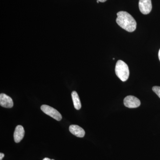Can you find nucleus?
I'll return each instance as SVG.
<instances>
[{"label":"nucleus","instance_id":"nucleus-9","mask_svg":"<svg viewBox=\"0 0 160 160\" xmlns=\"http://www.w3.org/2000/svg\"><path fill=\"white\" fill-rule=\"evenodd\" d=\"M71 95L74 108L77 110H79L82 107V105L78 95L76 92L74 91L72 92Z\"/></svg>","mask_w":160,"mask_h":160},{"label":"nucleus","instance_id":"nucleus-2","mask_svg":"<svg viewBox=\"0 0 160 160\" xmlns=\"http://www.w3.org/2000/svg\"><path fill=\"white\" fill-rule=\"evenodd\" d=\"M115 73L122 82H126L129 77V71L128 65L122 60H118L115 66Z\"/></svg>","mask_w":160,"mask_h":160},{"label":"nucleus","instance_id":"nucleus-5","mask_svg":"<svg viewBox=\"0 0 160 160\" xmlns=\"http://www.w3.org/2000/svg\"><path fill=\"white\" fill-rule=\"evenodd\" d=\"M139 8L142 14H149L152 9L151 0H139Z\"/></svg>","mask_w":160,"mask_h":160},{"label":"nucleus","instance_id":"nucleus-15","mask_svg":"<svg viewBox=\"0 0 160 160\" xmlns=\"http://www.w3.org/2000/svg\"><path fill=\"white\" fill-rule=\"evenodd\" d=\"M97 2L98 3H99V1H97Z\"/></svg>","mask_w":160,"mask_h":160},{"label":"nucleus","instance_id":"nucleus-4","mask_svg":"<svg viewBox=\"0 0 160 160\" xmlns=\"http://www.w3.org/2000/svg\"><path fill=\"white\" fill-rule=\"evenodd\" d=\"M124 105L129 108H136L141 105V102L137 98L133 96H128L124 100Z\"/></svg>","mask_w":160,"mask_h":160},{"label":"nucleus","instance_id":"nucleus-8","mask_svg":"<svg viewBox=\"0 0 160 160\" xmlns=\"http://www.w3.org/2000/svg\"><path fill=\"white\" fill-rule=\"evenodd\" d=\"M69 130L71 133L77 137L83 138L85 135V130L78 125H71L69 126Z\"/></svg>","mask_w":160,"mask_h":160},{"label":"nucleus","instance_id":"nucleus-7","mask_svg":"<svg viewBox=\"0 0 160 160\" xmlns=\"http://www.w3.org/2000/svg\"><path fill=\"white\" fill-rule=\"evenodd\" d=\"M25 135V130L22 126L18 125L16 127L13 134V138L16 143H19L22 141Z\"/></svg>","mask_w":160,"mask_h":160},{"label":"nucleus","instance_id":"nucleus-1","mask_svg":"<svg viewBox=\"0 0 160 160\" xmlns=\"http://www.w3.org/2000/svg\"><path fill=\"white\" fill-rule=\"evenodd\" d=\"M116 22L121 28L129 32L135 30L137 22L134 18L125 11H120L117 13Z\"/></svg>","mask_w":160,"mask_h":160},{"label":"nucleus","instance_id":"nucleus-6","mask_svg":"<svg viewBox=\"0 0 160 160\" xmlns=\"http://www.w3.org/2000/svg\"><path fill=\"white\" fill-rule=\"evenodd\" d=\"M0 105L5 108H11L13 106V101L9 96L5 93L0 94Z\"/></svg>","mask_w":160,"mask_h":160},{"label":"nucleus","instance_id":"nucleus-3","mask_svg":"<svg viewBox=\"0 0 160 160\" xmlns=\"http://www.w3.org/2000/svg\"><path fill=\"white\" fill-rule=\"evenodd\" d=\"M41 110L45 113L54 119L59 121L62 120V115L59 112L52 107H50L48 105H43L41 106Z\"/></svg>","mask_w":160,"mask_h":160},{"label":"nucleus","instance_id":"nucleus-11","mask_svg":"<svg viewBox=\"0 0 160 160\" xmlns=\"http://www.w3.org/2000/svg\"><path fill=\"white\" fill-rule=\"evenodd\" d=\"M4 156H5V155H4V153H0V160H2V159L3 158H4Z\"/></svg>","mask_w":160,"mask_h":160},{"label":"nucleus","instance_id":"nucleus-12","mask_svg":"<svg viewBox=\"0 0 160 160\" xmlns=\"http://www.w3.org/2000/svg\"><path fill=\"white\" fill-rule=\"evenodd\" d=\"M43 160H54V159H50L49 158H45L43 159Z\"/></svg>","mask_w":160,"mask_h":160},{"label":"nucleus","instance_id":"nucleus-14","mask_svg":"<svg viewBox=\"0 0 160 160\" xmlns=\"http://www.w3.org/2000/svg\"><path fill=\"white\" fill-rule=\"evenodd\" d=\"M158 58H159V59L160 61V49H159V50Z\"/></svg>","mask_w":160,"mask_h":160},{"label":"nucleus","instance_id":"nucleus-10","mask_svg":"<svg viewBox=\"0 0 160 160\" xmlns=\"http://www.w3.org/2000/svg\"><path fill=\"white\" fill-rule=\"evenodd\" d=\"M152 90L160 98V86H153Z\"/></svg>","mask_w":160,"mask_h":160},{"label":"nucleus","instance_id":"nucleus-13","mask_svg":"<svg viewBox=\"0 0 160 160\" xmlns=\"http://www.w3.org/2000/svg\"><path fill=\"white\" fill-rule=\"evenodd\" d=\"M97 1H99V2H106L107 0H97Z\"/></svg>","mask_w":160,"mask_h":160}]
</instances>
